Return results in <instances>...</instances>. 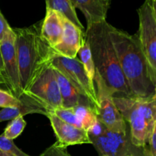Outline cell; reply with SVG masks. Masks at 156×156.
<instances>
[{"mask_svg":"<svg viewBox=\"0 0 156 156\" xmlns=\"http://www.w3.org/2000/svg\"><path fill=\"white\" fill-rule=\"evenodd\" d=\"M109 33L133 97L148 98L156 95V72L149 65L136 35H130L111 24Z\"/></svg>","mask_w":156,"mask_h":156,"instance_id":"obj_1","label":"cell"},{"mask_svg":"<svg viewBox=\"0 0 156 156\" xmlns=\"http://www.w3.org/2000/svg\"><path fill=\"white\" fill-rule=\"evenodd\" d=\"M110 25L107 21L87 25L85 41L90 48L95 70L114 95L120 93V96L133 97L111 41Z\"/></svg>","mask_w":156,"mask_h":156,"instance_id":"obj_2","label":"cell"},{"mask_svg":"<svg viewBox=\"0 0 156 156\" xmlns=\"http://www.w3.org/2000/svg\"><path fill=\"white\" fill-rule=\"evenodd\" d=\"M41 24L24 28H12L15 35L20 87L25 92L46 66L51 62L55 52L40 33Z\"/></svg>","mask_w":156,"mask_h":156,"instance_id":"obj_3","label":"cell"},{"mask_svg":"<svg viewBox=\"0 0 156 156\" xmlns=\"http://www.w3.org/2000/svg\"><path fill=\"white\" fill-rule=\"evenodd\" d=\"M90 142L100 156H151L147 146L133 143L129 127L123 132L106 129L101 136L90 139Z\"/></svg>","mask_w":156,"mask_h":156,"instance_id":"obj_4","label":"cell"},{"mask_svg":"<svg viewBox=\"0 0 156 156\" xmlns=\"http://www.w3.org/2000/svg\"><path fill=\"white\" fill-rule=\"evenodd\" d=\"M143 99L124 96L113 98L116 107L129 125L133 143L140 147L147 146L148 140L152 132L149 129L145 120Z\"/></svg>","mask_w":156,"mask_h":156,"instance_id":"obj_5","label":"cell"},{"mask_svg":"<svg viewBox=\"0 0 156 156\" xmlns=\"http://www.w3.org/2000/svg\"><path fill=\"white\" fill-rule=\"evenodd\" d=\"M94 85L98 101V120L109 130L115 132H123L126 130L129 127V125L125 121L114 104L113 100L114 91L107 86L96 70Z\"/></svg>","mask_w":156,"mask_h":156,"instance_id":"obj_6","label":"cell"},{"mask_svg":"<svg viewBox=\"0 0 156 156\" xmlns=\"http://www.w3.org/2000/svg\"><path fill=\"white\" fill-rule=\"evenodd\" d=\"M50 63L55 69L62 73L82 95L86 97L97 109L98 101L94 85L87 76L80 59L77 57H64L55 53Z\"/></svg>","mask_w":156,"mask_h":156,"instance_id":"obj_7","label":"cell"},{"mask_svg":"<svg viewBox=\"0 0 156 156\" xmlns=\"http://www.w3.org/2000/svg\"><path fill=\"white\" fill-rule=\"evenodd\" d=\"M137 12L140 26L136 35L149 65L156 72V0H145Z\"/></svg>","mask_w":156,"mask_h":156,"instance_id":"obj_8","label":"cell"},{"mask_svg":"<svg viewBox=\"0 0 156 156\" xmlns=\"http://www.w3.org/2000/svg\"><path fill=\"white\" fill-rule=\"evenodd\" d=\"M25 93L37 99L51 111L62 108L60 91L51 63L44 67Z\"/></svg>","mask_w":156,"mask_h":156,"instance_id":"obj_9","label":"cell"},{"mask_svg":"<svg viewBox=\"0 0 156 156\" xmlns=\"http://www.w3.org/2000/svg\"><path fill=\"white\" fill-rule=\"evenodd\" d=\"M15 39V35L12 27L0 42V50L4 68L5 88L12 95L19 98L23 92L20 87L19 71Z\"/></svg>","mask_w":156,"mask_h":156,"instance_id":"obj_10","label":"cell"},{"mask_svg":"<svg viewBox=\"0 0 156 156\" xmlns=\"http://www.w3.org/2000/svg\"><path fill=\"white\" fill-rule=\"evenodd\" d=\"M56 137V146L66 149L68 146L80 144H91L88 133L84 129L69 124L58 118L54 114L47 116Z\"/></svg>","mask_w":156,"mask_h":156,"instance_id":"obj_11","label":"cell"},{"mask_svg":"<svg viewBox=\"0 0 156 156\" xmlns=\"http://www.w3.org/2000/svg\"><path fill=\"white\" fill-rule=\"evenodd\" d=\"M63 34L61 41L53 48L54 52L66 58H76L85 41L83 30L62 17Z\"/></svg>","mask_w":156,"mask_h":156,"instance_id":"obj_12","label":"cell"},{"mask_svg":"<svg viewBox=\"0 0 156 156\" xmlns=\"http://www.w3.org/2000/svg\"><path fill=\"white\" fill-rule=\"evenodd\" d=\"M21 97L22 103L20 106L3 108L0 111V123L12 120L18 116L24 117L31 114H40L47 117L51 112V110L27 93L23 92Z\"/></svg>","mask_w":156,"mask_h":156,"instance_id":"obj_13","label":"cell"},{"mask_svg":"<svg viewBox=\"0 0 156 156\" xmlns=\"http://www.w3.org/2000/svg\"><path fill=\"white\" fill-rule=\"evenodd\" d=\"M40 33L43 39L53 48L61 41L63 34L62 16L55 11L46 9V15L41 21Z\"/></svg>","mask_w":156,"mask_h":156,"instance_id":"obj_14","label":"cell"},{"mask_svg":"<svg viewBox=\"0 0 156 156\" xmlns=\"http://www.w3.org/2000/svg\"><path fill=\"white\" fill-rule=\"evenodd\" d=\"M53 69L60 91L62 108H72L78 105H85L94 108L97 112L95 106L86 97L82 95L62 73L54 68Z\"/></svg>","mask_w":156,"mask_h":156,"instance_id":"obj_15","label":"cell"},{"mask_svg":"<svg viewBox=\"0 0 156 156\" xmlns=\"http://www.w3.org/2000/svg\"><path fill=\"white\" fill-rule=\"evenodd\" d=\"M75 9H79L85 17L87 25L106 21L111 0H71Z\"/></svg>","mask_w":156,"mask_h":156,"instance_id":"obj_16","label":"cell"},{"mask_svg":"<svg viewBox=\"0 0 156 156\" xmlns=\"http://www.w3.org/2000/svg\"><path fill=\"white\" fill-rule=\"evenodd\" d=\"M46 9L55 11L60 14L62 17L66 18L75 24L76 27L84 30V27L79 21L76 12V9L73 6L71 0H45Z\"/></svg>","mask_w":156,"mask_h":156,"instance_id":"obj_17","label":"cell"},{"mask_svg":"<svg viewBox=\"0 0 156 156\" xmlns=\"http://www.w3.org/2000/svg\"><path fill=\"white\" fill-rule=\"evenodd\" d=\"M76 117L80 122L82 128L87 131L91 129L98 120L97 112L94 108L85 105H78L72 108Z\"/></svg>","mask_w":156,"mask_h":156,"instance_id":"obj_18","label":"cell"},{"mask_svg":"<svg viewBox=\"0 0 156 156\" xmlns=\"http://www.w3.org/2000/svg\"><path fill=\"white\" fill-rule=\"evenodd\" d=\"M80 56V61L83 66L84 70L86 73L87 76L92 83H94V78L95 75V68H94V62H93L92 57H91V51L88 47V44L86 41L83 44V45L79 49V53Z\"/></svg>","mask_w":156,"mask_h":156,"instance_id":"obj_19","label":"cell"},{"mask_svg":"<svg viewBox=\"0 0 156 156\" xmlns=\"http://www.w3.org/2000/svg\"><path fill=\"white\" fill-rule=\"evenodd\" d=\"M26 126V122L23 116H18L16 118L10 120L5 129L3 135L9 140H15L19 136Z\"/></svg>","mask_w":156,"mask_h":156,"instance_id":"obj_20","label":"cell"},{"mask_svg":"<svg viewBox=\"0 0 156 156\" xmlns=\"http://www.w3.org/2000/svg\"><path fill=\"white\" fill-rule=\"evenodd\" d=\"M51 113L54 114L55 116H56L58 118L62 120V121L66 122V123H69V124L72 125V126H76L77 128L82 129L80 122L77 119L76 114L73 112L72 108H57V109L53 110Z\"/></svg>","mask_w":156,"mask_h":156,"instance_id":"obj_21","label":"cell"},{"mask_svg":"<svg viewBox=\"0 0 156 156\" xmlns=\"http://www.w3.org/2000/svg\"><path fill=\"white\" fill-rule=\"evenodd\" d=\"M0 149L15 156H31L21 150L14 143L13 140L6 138L3 134L0 135Z\"/></svg>","mask_w":156,"mask_h":156,"instance_id":"obj_22","label":"cell"},{"mask_svg":"<svg viewBox=\"0 0 156 156\" xmlns=\"http://www.w3.org/2000/svg\"><path fill=\"white\" fill-rule=\"evenodd\" d=\"M22 103V97L20 96L19 98H17L12 95L8 91L0 88V108H13L18 107Z\"/></svg>","mask_w":156,"mask_h":156,"instance_id":"obj_23","label":"cell"},{"mask_svg":"<svg viewBox=\"0 0 156 156\" xmlns=\"http://www.w3.org/2000/svg\"><path fill=\"white\" fill-rule=\"evenodd\" d=\"M39 156H72L67 152V149L65 148H61L56 146L55 144L52 145L47 148L41 155Z\"/></svg>","mask_w":156,"mask_h":156,"instance_id":"obj_24","label":"cell"},{"mask_svg":"<svg viewBox=\"0 0 156 156\" xmlns=\"http://www.w3.org/2000/svg\"><path fill=\"white\" fill-rule=\"evenodd\" d=\"M12 29L10 25L8 23L7 20L4 17V15L2 13L0 10V42L3 40V38L5 37L8 32Z\"/></svg>","mask_w":156,"mask_h":156,"instance_id":"obj_25","label":"cell"},{"mask_svg":"<svg viewBox=\"0 0 156 156\" xmlns=\"http://www.w3.org/2000/svg\"><path fill=\"white\" fill-rule=\"evenodd\" d=\"M155 135H156V126H154L151 132L147 143V147L150 152L151 156H156V144H155Z\"/></svg>","mask_w":156,"mask_h":156,"instance_id":"obj_26","label":"cell"},{"mask_svg":"<svg viewBox=\"0 0 156 156\" xmlns=\"http://www.w3.org/2000/svg\"><path fill=\"white\" fill-rule=\"evenodd\" d=\"M0 77L2 78L5 80V75H4V68H3L2 59L1 56V50H0Z\"/></svg>","mask_w":156,"mask_h":156,"instance_id":"obj_27","label":"cell"},{"mask_svg":"<svg viewBox=\"0 0 156 156\" xmlns=\"http://www.w3.org/2000/svg\"><path fill=\"white\" fill-rule=\"evenodd\" d=\"M0 156H15V155H12V154L8 153V152H5V151L0 149Z\"/></svg>","mask_w":156,"mask_h":156,"instance_id":"obj_28","label":"cell"},{"mask_svg":"<svg viewBox=\"0 0 156 156\" xmlns=\"http://www.w3.org/2000/svg\"><path fill=\"white\" fill-rule=\"evenodd\" d=\"M1 86L5 87V80L2 79V78L0 77V87Z\"/></svg>","mask_w":156,"mask_h":156,"instance_id":"obj_29","label":"cell"}]
</instances>
